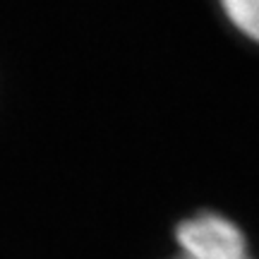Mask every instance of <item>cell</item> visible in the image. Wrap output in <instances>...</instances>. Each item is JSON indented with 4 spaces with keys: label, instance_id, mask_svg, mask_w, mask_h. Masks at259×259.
Here are the masks:
<instances>
[{
    "label": "cell",
    "instance_id": "obj_3",
    "mask_svg": "<svg viewBox=\"0 0 259 259\" xmlns=\"http://www.w3.org/2000/svg\"><path fill=\"white\" fill-rule=\"evenodd\" d=\"M170 259H183V257H178V254H173V257H170Z\"/></svg>",
    "mask_w": 259,
    "mask_h": 259
},
{
    "label": "cell",
    "instance_id": "obj_1",
    "mask_svg": "<svg viewBox=\"0 0 259 259\" xmlns=\"http://www.w3.org/2000/svg\"><path fill=\"white\" fill-rule=\"evenodd\" d=\"M173 245L183 259H254L240 226L211 209L180 219L173 226Z\"/></svg>",
    "mask_w": 259,
    "mask_h": 259
},
{
    "label": "cell",
    "instance_id": "obj_2",
    "mask_svg": "<svg viewBox=\"0 0 259 259\" xmlns=\"http://www.w3.org/2000/svg\"><path fill=\"white\" fill-rule=\"evenodd\" d=\"M219 5L242 36L259 44V0H219Z\"/></svg>",
    "mask_w": 259,
    "mask_h": 259
}]
</instances>
